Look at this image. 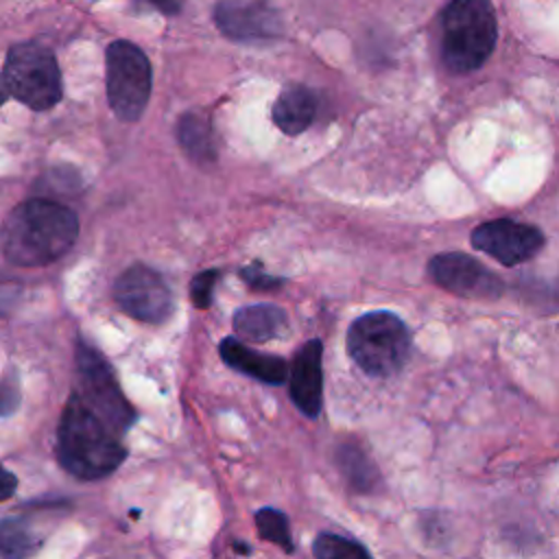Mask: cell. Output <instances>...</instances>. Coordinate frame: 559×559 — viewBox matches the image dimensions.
Listing matches in <instances>:
<instances>
[{"mask_svg": "<svg viewBox=\"0 0 559 559\" xmlns=\"http://www.w3.org/2000/svg\"><path fill=\"white\" fill-rule=\"evenodd\" d=\"M79 236L76 214L50 199H28L0 229L4 258L15 266H44L66 255Z\"/></svg>", "mask_w": 559, "mask_h": 559, "instance_id": "cell-1", "label": "cell"}, {"mask_svg": "<svg viewBox=\"0 0 559 559\" xmlns=\"http://www.w3.org/2000/svg\"><path fill=\"white\" fill-rule=\"evenodd\" d=\"M124 456L127 450L120 432L72 391L57 430V459L61 467L81 480H96L109 476Z\"/></svg>", "mask_w": 559, "mask_h": 559, "instance_id": "cell-2", "label": "cell"}, {"mask_svg": "<svg viewBox=\"0 0 559 559\" xmlns=\"http://www.w3.org/2000/svg\"><path fill=\"white\" fill-rule=\"evenodd\" d=\"M498 22L491 0H452L441 17V57L456 74L480 68L496 48Z\"/></svg>", "mask_w": 559, "mask_h": 559, "instance_id": "cell-3", "label": "cell"}, {"mask_svg": "<svg viewBox=\"0 0 559 559\" xmlns=\"http://www.w3.org/2000/svg\"><path fill=\"white\" fill-rule=\"evenodd\" d=\"M345 343L349 358L373 378L397 373L411 354V332L406 323L389 310L358 317L349 325Z\"/></svg>", "mask_w": 559, "mask_h": 559, "instance_id": "cell-4", "label": "cell"}, {"mask_svg": "<svg viewBox=\"0 0 559 559\" xmlns=\"http://www.w3.org/2000/svg\"><path fill=\"white\" fill-rule=\"evenodd\" d=\"M2 76L9 94L28 109L46 111L61 98V72L57 59L50 48L37 41L11 46Z\"/></svg>", "mask_w": 559, "mask_h": 559, "instance_id": "cell-5", "label": "cell"}, {"mask_svg": "<svg viewBox=\"0 0 559 559\" xmlns=\"http://www.w3.org/2000/svg\"><path fill=\"white\" fill-rule=\"evenodd\" d=\"M105 72L111 111L124 122L138 120L153 87V70L144 50L127 39L111 41L105 50Z\"/></svg>", "mask_w": 559, "mask_h": 559, "instance_id": "cell-6", "label": "cell"}, {"mask_svg": "<svg viewBox=\"0 0 559 559\" xmlns=\"http://www.w3.org/2000/svg\"><path fill=\"white\" fill-rule=\"evenodd\" d=\"M79 389L74 391L96 415H100L120 435L133 424L135 411L127 402L109 362L90 345L76 347Z\"/></svg>", "mask_w": 559, "mask_h": 559, "instance_id": "cell-7", "label": "cell"}, {"mask_svg": "<svg viewBox=\"0 0 559 559\" xmlns=\"http://www.w3.org/2000/svg\"><path fill=\"white\" fill-rule=\"evenodd\" d=\"M114 297L122 312L144 323H164L175 308L173 290L159 271L146 264H131L116 284Z\"/></svg>", "mask_w": 559, "mask_h": 559, "instance_id": "cell-8", "label": "cell"}, {"mask_svg": "<svg viewBox=\"0 0 559 559\" xmlns=\"http://www.w3.org/2000/svg\"><path fill=\"white\" fill-rule=\"evenodd\" d=\"M430 277L445 290L465 299H496L502 295V280L467 253H439L428 262Z\"/></svg>", "mask_w": 559, "mask_h": 559, "instance_id": "cell-9", "label": "cell"}, {"mask_svg": "<svg viewBox=\"0 0 559 559\" xmlns=\"http://www.w3.org/2000/svg\"><path fill=\"white\" fill-rule=\"evenodd\" d=\"M474 249L491 255L504 266H515L531 260L544 247V234L511 218H496L478 225L472 231Z\"/></svg>", "mask_w": 559, "mask_h": 559, "instance_id": "cell-10", "label": "cell"}, {"mask_svg": "<svg viewBox=\"0 0 559 559\" xmlns=\"http://www.w3.org/2000/svg\"><path fill=\"white\" fill-rule=\"evenodd\" d=\"M214 22L236 41L275 39L284 31L280 11L266 0H221L214 7Z\"/></svg>", "mask_w": 559, "mask_h": 559, "instance_id": "cell-11", "label": "cell"}, {"mask_svg": "<svg viewBox=\"0 0 559 559\" xmlns=\"http://www.w3.org/2000/svg\"><path fill=\"white\" fill-rule=\"evenodd\" d=\"M321 341L312 338L297 352L288 367V389L295 406L308 415L319 417L323 404V369H321Z\"/></svg>", "mask_w": 559, "mask_h": 559, "instance_id": "cell-12", "label": "cell"}, {"mask_svg": "<svg viewBox=\"0 0 559 559\" xmlns=\"http://www.w3.org/2000/svg\"><path fill=\"white\" fill-rule=\"evenodd\" d=\"M221 358L236 371L251 376L264 384H284L288 380V365L280 356L262 354L247 347L238 338H223L221 341Z\"/></svg>", "mask_w": 559, "mask_h": 559, "instance_id": "cell-13", "label": "cell"}, {"mask_svg": "<svg viewBox=\"0 0 559 559\" xmlns=\"http://www.w3.org/2000/svg\"><path fill=\"white\" fill-rule=\"evenodd\" d=\"M317 116V98L304 85L284 87L271 109L275 127L286 135H299L306 131Z\"/></svg>", "mask_w": 559, "mask_h": 559, "instance_id": "cell-14", "label": "cell"}, {"mask_svg": "<svg viewBox=\"0 0 559 559\" xmlns=\"http://www.w3.org/2000/svg\"><path fill=\"white\" fill-rule=\"evenodd\" d=\"M234 330L240 338L264 343L280 336L286 330V314L271 304H253L236 310Z\"/></svg>", "mask_w": 559, "mask_h": 559, "instance_id": "cell-15", "label": "cell"}, {"mask_svg": "<svg viewBox=\"0 0 559 559\" xmlns=\"http://www.w3.org/2000/svg\"><path fill=\"white\" fill-rule=\"evenodd\" d=\"M177 140L192 162L207 166L216 159L214 131L210 120L203 114H197V111L183 114L177 122Z\"/></svg>", "mask_w": 559, "mask_h": 559, "instance_id": "cell-16", "label": "cell"}, {"mask_svg": "<svg viewBox=\"0 0 559 559\" xmlns=\"http://www.w3.org/2000/svg\"><path fill=\"white\" fill-rule=\"evenodd\" d=\"M336 465L347 480V485L356 491H371L378 480V467L356 443H343L336 450Z\"/></svg>", "mask_w": 559, "mask_h": 559, "instance_id": "cell-17", "label": "cell"}, {"mask_svg": "<svg viewBox=\"0 0 559 559\" xmlns=\"http://www.w3.org/2000/svg\"><path fill=\"white\" fill-rule=\"evenodd\" d=\"M39 546L33 524L24 518L0 522V559H28Z\"/></svg>", "mask_w": 559, "mask_h": 559, "instance_id": "cell-18", "label": "cell"}, {"mask_svg": "<svg viewBox=\"0 0 559 559\" xmlns=\"http://www.w3.org/2000/svg\"><path fill=\"white\" fill-rule=\"evenodd\" d=\"M312 555L314 559H371L362 544L334 533L317 535L312 544Z\"/></svg>", "mask_w": 559, "mask_h": 559, "instance_id": "cell-19", "label": "cell"}, {"mask_svg": "<svg viewBox=\"0 0 559 559\" xmlns=\"http://www.w3.org/2000/svg\"><path fill=\"white\" fill-rule=\"evenodd\" d=\"M255 526H258V533L262 539L277 544L286 552L293 550L288 518L282 511H277L273 507H264V509L255 511Z\"/></svg>", "mask_w": 559, "mask_h": 559, "instance_id": "cell-20", "label": "cell"}, {"mask_svg": "<svg viewBox=\"0 0 559 559\" xmlns=\"http://www.w3.org/2000/svg\"><path fill=\"white\" fill-rule=\"evenodd\" d=\"M218 275L221 273L216 269H207V271H201L199 275H194V280L190 282V297L197 308H207L212 304V293H214Z\"/></svg>", "mask_w": 559, "mask_h": 559, "instance_id": "cell-21", "label": "cell"}, {"mask_svg": "<svg viewBox=\"0 0 559 559\" xmlns=\"http://www.w3.org/2000/svg\"><path fill=\"white\" fill-rule=\"evenodd\" d=\"M20 406V380L13 369L0 378V415L9 417Z\"/></svg>", "mask_w": 559, "mask_h": 559, "instance_id": "cell-22", "label": "cell"}, {"mask_svg": "<svg viewBox=\"0 0 559 559\" xmlns=\"http://www.w3.org/2000/svg\"><path fill=\"white\" fill-rule=\"evenodd\" d=\"M240 277L255 290H277L282 284H284V277H275V275H269L262 271V266L255 262V264H249V266H242L240 269Z\"/></svg>", "mask_w": 559, "mask_h": 559, "instance_id": "cell-23", "label": "cell"}, {"mask_svg": "<svg viewBox=\"0 0 559 559\" xmlns=\"http://www.w3.org/2000/svg\"><path fill=\"white\" fill-rule=\"evenodd\" d=\"M15 487H17V478H15L7 467L0 465V502L7 500V498H11L13 491H15Z\"/></svg>", "mask_w": 559, "mask_h": 559, "instance_id": "cell-24", "label": "cell"}, {"mask_svg": "<svg viewBox=\"0 0 559 559\" xmlns=\"http://www.w3.org/2000/svg\"><path fill=\"white\" fill-rule=\"evenodd\" d=\"M157 9L166 11V13H177L181 9V2L183 0H151Z\"/></svg>", "mask_w": 559, "mask_h": 559, "instance_id": "cell-25", "label": "cell"}, {"mask_svg": "<svg viewBox=\"0 0 559 559\" xmlns=\"http://www.w3.org/2000/svg\"><path fill=\"white\" fill-rule=\"evenodd\" d=\"M7 96H9V90H7V83H4V76L0 74V105L7 100Z\"/></svg>", "mask_w": 559, "mask_h": 559, "instance_id": "cell-26", "label": "cell"}]
</instances>
